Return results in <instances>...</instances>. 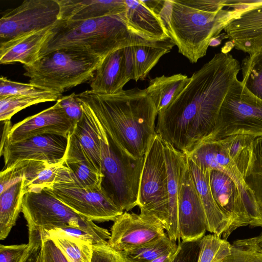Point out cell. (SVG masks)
I'll return each mask as SVG.
<instances>
[{
	"label": "cell",
	"instance_id": "cell-44",
	"mask_svg": "<svg viewBox=\"0 0 262 262\" xmlns=\"http://www.w3.org/2000/svg\"><path fill=\"white\" fill-rule=\"evenodd\" d=\"M29 249L21 262H39L42 250V238L40 231L29 227Z\"/></svg>",
	"mask_w": 262,
	"mask_h": 262
},
{
	"label": "cell",
	"instance_id": "cell-34",
	"mask_svg": "<svg viewBox=\"0 0 262 262\" xmlns=\"http://www.w3.org/2000/svg\"><path fill=\"white\" fill-rule=\"evenodd\" d=\"M25 96L46 97L55 101L62 97V94L56 93L47 89L30 83H23L11 81L6 77L0 78V98L10 96Z\"/></svg>",
	"mask_w": 262,
	"mask_h": 262
},
{
	"label": "cell",
	"instance_id": "cell-12",
	"mask_svg": "<svg viewBox=\"0 0 262 262\" xmlns=\"http://www.w3.org/2000/svg\"><path fill=\"white\" fill-rule=\"evenodd\" d=\"M46 189L75 212L92 221H114L124 212L103 188L83 187L73 182L56 183Z\"/></svg>",
	"mask_w": 262,
	"mask_h": 262
},
{
	"label": "cell",
	"instance_id": "cell-41",
	"mask_svg": "<svg viewBox=\"0 0 262 262\" xmlns=\"http://www.w3.org/2000/svg\"><path fill=\"white\" fill-rule=\"evenodd\" d=\"M63 110L67 117L75 127L81 119L83 114V110L80 102L76 97V94L61 97L56 101Z\"/></svg>",
	"mask_w": 262,
	"mask_h": 262
},
{
	"label": "cell",
	"instance_id": "cell-37",
	"mask_svg": "<svg viewBox=\"0 0 262 262\" xmlns=\"http://www.w3.org/2000/svg\"><path fill=\"white\" fill-rule=\"evenodd\" d=\"M50 239L53 241L69 262H91L93 243L63 238Z\"/></svg>",
	"mask_w": 262,
	"mask_h": 262
},
{
	"label": "cell",
	"instance_id": "cell-43",
	"mask_svg": "<svg viewBox=\"0 0 262 262\" xmlns=\"http://www.w3.org/2000/svg\"><path fill=\"white\" fill-rule=\"evenodd\" d=\"M23 161L18 162L6 168L0 173V193L24 178Z\"/></svg>",
	"mask_w": 262,
	"mask_h": 262
},
{
	"label": "cell",
	"instance_id": "cell-22",
	"mask_svg": "<svg viewBox=\"0 0 262 262\" xmlns=\"http://www.w3.org/2000/svg\"><path fill=\"white\" fill-rule=\"evenodd\" d=\"M21 161L24 165L25 194L39 192L56 183L74 182L71 171L64 162L51 164L37 161Z\"/></svg>",
	"mask_w": 262,
	"mask_h": 262
},
{
	"label": "cell",
	"instance_id": "cell-6",
	"mask_svg": "<svg viewBox=\"0 0 262 262\" xmlns=\"http://www.w3.org/2000/svg\"><path fill=\"white\" fill-rule=\"evenodd\" d=\"M91 112L100 143L102 187L118 207L129 211L138 205L144 158L134 159L122 151Z\"/></svg>",
	"mask_w": 262,
	"mask_h": 262
},
{
	"label": "cell",
	"instance_id": "cell-14",
	"mask_svg": "<svg viewBox=\"0 0 262 262\" xmlns=\"http://www.w3.org/2000/svg\"><path fill=\"white\" fill-rule=\"evenodd\" d=\"M69 137L57 134H42L1 146L6 168L21 161H37L56 164L64 162Z\"/></svg>",
	"mask_w": 262,
	"mask_h": 262
},
{
	"label": "cell",
	"instance_id": "cell-21",
	"mask_svg": "<svg viewBox=\"0 0 262 262\" xmlns=\"http://www.w3.org/2000/svg\"><path fill=\"white\" fill-rule=\"evenodd\" d=\"M163 143L169 198V228L166 232L169 238L176 242L180 239L178 223V198L181 177L187 165V160L185 154L164 141Z\"/></svg>",
	"mask_w": 262,
	"mask_h": 262
},
{
	"label": "cell",
	"instance_id": "cell-33",
	"mask_svg": "<svg viewBox=\"0 0 262 262\" xmlns=\"http://www.w3.org/2000/svg\"><path fill=\"white\" fill-rule=\"evenodd\" d=\"M241 70L243 84L251 94L262 100V49L244 58Z\"/></svg>",
	"mask_w": 262,
	"mask_h": 262
},
{
	"label": "cell",
	"instance_id": "cell-31",
	"mask_svg": "<svg viewBox=\"0 0 262 262\" xmlns=\"http://www.w3.org/2000/svg\"><path fill=\"white\" fill-rule=\"evenodd\" d=\"M252 149L251 162L244 179L262 215V136L254 139Z\"/></svg>",
	"mask_w": 262,
	"mask_h": 262
},
{
	"label": "cell",
	"instance_id": "cell-35",
	"mask_svg": "<svg viewBox=\"0 0 262 262\" xmlns=\"http://www.w3.org/2000/svg\"><path fill=\"white\" fill-rule=\"evenodd\" d=\"M197 262H221L230 251L231 245L214 234L204 235L200 239Z\"/></svg>",
	"mask_w": 262,
	"mask_h": 262
},
{
	"label": "cell",
	"instance_id": "cell-30",
	"mask_svg": "<svg viewBox=\"0 0 262 262\" xmlns=\"http://www.w3.org/2000/svg\"><path fill=\"white\" fill-rule=\"evenodd\" d=\"M64 164L71 170L76 185L85 188H102L103 176L90 165L81 151L68 150Z\"/></svg>",
	"mask_w": 262,
	"mask_h": 262
},
{
	"label": "cell",
	"instance_id": "cell-45",
	"mask_svg": "<svg viewBox=\"0 0 262 262\" xmlns=\"http://www.w3.org/2000/svg\"><path fill=\"white\" fill-rule=\"evenodd\" d=\"M29 249V244L0 245V262H21Z\"/></svg>",
	"mask_w": 262,
	"mask_h": 262
},
{
	"label": "cell",
	"instance_id": "cell-23",
	"mask_svg": "<svg viewBox=\"0 0 262 262\" xmlns=\"http://www.w3.org/2000/svg\"><path fill=\"white\" fill-rule=\"evenodd\" d=\"M59 19L80 20L122 14L126 10L125 0H57Z\"/></svg>",
	"mask_w": 262,
	"mask_h": 262
},
{
	"label": "cell",
	"instance_id": "cell-27",
	"mask_svg": "<svg viewBox=\"0 0 262 262\" xmlns=\"http://www.w3.org/2000/svg\"><path fill=\"white\" fill-rule=\"evenodd\" d=\"M190 79L186 75L177 74L169 76L162 75L150 80L145 90L153 100L158 114L178 97Z\"/></svg>",
	"mask_w": 262,
	"mask_h": 262
},
{
	"label": "cell",
	"instance_id": "cell-15",
	"mask_svg": "<svg viewBox=\"0 0 262 262\" xmlns=\"http://www.w3.org/2000/svg\"><path fill=\"white\" fill-rule=\"evenodd\" d=\"M178 223L180 237L182 241L200 239L207 231L205 210L188 164L180 182Z\"/></svg>",
	"mask_w": 262,
	"mask_h": 262
},
{
	"label": "cell",
	"instance_id": "cell-17",
	"mask_svg": "<svg viewBox=\"0 0 262 262\" xmlns=\"http://www.w3.org/2000/svg\"><path fill=\"white\" fill-rule=\"evenodd\" d=\"M209 183L217 206L230 223L229 228L222 236L227 239L237 228L250 225L249 219L238 186L229 176L219 170H211Z\"/></svg>",
	"mask_w": 262,
	"mask_h": 262
},
{
	"label": "cell",
	"instance_id": "cell-36",
	"mask_svg": "<svg viewBox=\"0 0 262 262\" xmlns=\"http://www.w3.org/2000/svg\"><path fill=\"white\" fill-rule=\"evenodd\" d=\"M221 262H262V247L256 237L237 240Z\"/></svg>",
	"mask_w": 262,
	"mask_h": 262
},
{
	"label": "cell",
	"instance_id": "cell-49",
	"mask_svg": "<svg viewBox=\"0 0 262 262\" xmlns=\"http://www.w3.org/2000/svg\"><path fill=\"white\" fill-rule=\"evenodd\" d=\"M39 262H41V259H40V261H39Z\"/></svg>",
	"mask_w": 262,
	"mask_h": 262
},
{
	"label": "cell",
	"instance_id": "cell-18",
	"mask_svg": "<svg viewBox=\"0 0 262 262\" xmlns=\"http://www.w3.org/2000/svg\"><path fill=\"white\" fill-rule=\"evenodd\" d=\"M74 128L71 121L56 102L52 106L14 124L10 127L5 142L14 143L47 134L69 137Z\"/></svg>",
	"mask_w": 262,
	"mask_h": 262
},
{
	"label": "cell",
	"instance_id": "cell-11",
	"mask_svg": "<svg viewBox=\"0 0 262 262\" xmlns=\"http://www.w3.org/2000/svg\"><path fill=\"white\" fill-rule=\"evenodd\" d=\"M57 0H26L0 19V43L53 26L59 19Z\"/></svg>",
	"mask_w": 262,
	"mask_h": 262
},
{
	"label": "cell",
	"instance_id": "cell-39",
	"mask_svg": "<svg viewBox=\"0 0 262 262\" xmlns=\"http://www.w3.org/2000/svg\"><path fill=\"white\" fill-rule=\"evenodd\" d=\"M37 229L40 231L42 238L45 239L63 238L84 241L93 244L99 243L89 233L75 227L70 226H50L43 227Z\"/></svg>",
	"mask_w": 262,
	"mask_h": 262
},
{
	"label": "cell",
	"instance_id": "cell-16",
	"mask_svg": "<svg viewBox=\"0 0 262 262\" xmlns=\"http://www.w3.org/2000/svg\"><path fill=\"white\" fill-rule=\"evenodd\" d=\"M133 46L117 50L101 61L90 80L91 91L105 95L123 91V86L135 79Z\"/></svg>",
	"mask_w": 262,
	"mask_h": 262
},
{
	"label": "cell",
	"instance_id": "cell-7",
	"mask_svg": "<svg viewBox=\"0 0 262 262\" xmlns=\"http://www.w3.org/2000/svg\"><path fill=\"white\" fill-rule=\"evenodd\" d=\"M236 135L262 136V100L238 79L225 97L210 141Z\"/></svg>",
	"mask_w": 262,
	"mask_h": 262
},
{
	"label": "cell",
	"instance_id": "cell-40",
	"mask_svg": "<svg viewBox=\"0 0 262 262\" xmlns=\"http://www.w3.org/2000/svg\"><path fill=\"white\" fill-rule=\"evenodd\" d=\"M91 262H127L121 252L112 248L107 241L93 244Z\"/></svg>",
	"mask_w": 262,
	"mask_h": 262
},
{
	"label": "cell",
	"instance_id": "cell-8",
	"mask_svg": "<svg viewBox=\"0 0 262 262\" xmlns=\"http://www.w3.org/2000/svg\"><path fill=\"white\" fill-rule=\"evenodd\" d=\"M21 212L28 227L70 226L81 228L98 241H107L111 233L78 214L45 188L25 194Z\"/></svg>",
	"mask_w": 262,
	"mask_h": 262
},
{
	"label": "cell",
	"instance_id": "cell-25",
	"mask_svg": "<svg viewBox=\"0 0 262 262\" xmlns=\"http://www.w3.org/2000/svg\"><path fill=\"white\" fill-rule=\"evenodd\" d=\"M126 19L136 31L153 41L170 37L160 15L148 7L142 0H125Z\"/></svg>",
	"mask_w": 262,
	"mask_h": 262
},
{
	"label": "cell",
	"instance_id": "cell-47",
	"mask_svg": "<svg viewBox=\"0 0 262 262\" xmlns=\"http://www.w3.org/2000/svg\"><path fill=\"white\" fill-rule=\"evenodd\" d=\"M178 247L155 259L151 262H172L176 255Z\"/></svg>",
	"mask_w": 262,
	"mask_h": 262
},
{
	"label": "cell",
	"instance_id": "cell-3",
	"mask_svg": "<svg viewBox=\"0 0 262 262\" xmlns=\"http://www.w3.org/2000/svg\"><path fill=\"white\" fill-rule=\"evenodd\" d=\"M224 0H165L160 15L178 51L191 63L204 57L239 9H224Z\"/></svg>",
	"mask_w": 262,
	"mask_h": 262
},
{
	"label": "cell",
	"instance_id": "cell-1",
	"mask_svg": "<svg viewBox=\"0 0 262 262\" xmlns=\"http://www.w3.org/2000/svg\"><path fill=\"white\" fill-rule=\"evenodd\" d=\"M240 70L239 62L230 53H216L192 74L178 97L158 114L157 134L185 155L210 141L223 102Z\"/></svg>",
	"mask_w": 262,
	"mask_h": 262
},
{
	"label": "cell",
	"instance_id": "cell-20",
	"mask_svg": "<svg viewBox=\"0 0 262 262\" xmlns=\"http://www.w3.org/2000/svg\"><path fill=\"white\" fill-rule=\"evenodd\" d=\"M52 27L0 43V63L33 64L39 58L42 48L51 34Z\"/></svg>",
	"mask_w": 262,
	"mask_h": 262
},
{
	"label": "cell",
	"instance_id": "cell-10",
	"mask_svg": "<svg viewBox=\"0 0 262 262\" xmlns=\"http://www.w3.org/2000/svg\"><path fill=\"white\" fill-rule=\"evenodd\" d=\"M186 156L204 172L217 170L229 176L240 191L250 226L262 227V215L254 195L221 140L202 143Z\"/></svg>",
	"mask_w": 262,
	"mask_h": 262
},
{
	"label": "cell",
	"instance_id": "cell-13",
	"mask_svg": "<svg viewBox=\"0 0 262 262\" xmlns=\"http://www.w3.org/2000/svg\"><path fill=\"white\" fill-rule=\"evenodd\" d=\"M164 229L154 215L125 211L114 221L107 242L115 250L126 251L162 237L166 234Z\"/></svg>",
	"mask_w": 262,
	"mask_h": 262
},
{
	"label": "cell",
	"instance_id": "cell-42",
	"mask_svg": "<svg viewBox=\"0 0 262 262\" xmlns=\"http://www.w3.org/2000/svg\"><path fill=\"white\" fill-rule=\"evenodd\" d=\"M200 239L179 242L172 262H197L200 250Z\"/></svg>",
	"mask_w": 262,
	"mask_h": 262
},
{
	"label": "cell",
	"instance_id": "cell-46",
	"mask_svg": "<svg viewBox=\"0 0 262 262\" xmlns=\"http://www.w3.org/2000/svg\"><path fill=\"white\" fill-rule=\"evenodd\" d=\"M42 242L41 262H69L52 240L42 238Z\"/></svg>",
	"mask_w": 262,
	"mask_h": 262
},
{
	"label": "cell",
	"instance_id": "cell-48",
	"mask_svg": "<svg viewBox=\"0 0 262 262\" xmlns=\"http://www.w3.org/2000/svg\"><path fill=\"white\" fill-rule=\"evenodd\" d=\"M257 243L262 247V233L259 236L256 237Z\"/></svg>",
	"mask_w": 262,
	"mask_h": 262
},
{
	"label": "cell",
	"instance_id": "cell-2",
	"mask_svg": "<svg viewBox=\"0 0 262 262\" xmlns=\"http://www.w3.org/2000/svg\"><path fill=\"white\" fill-rule=\"evenodd\" d=\"M76 97L88 105L122 151L134 159L144 158L157 135L158 115L145 89L136 88L111 95L89 90Z\"/></svg>",
	"mask_w": 262,
	"mask_h": 262
},
{
	"label": "cell",
	"instance_id": "cell-9",
	"mask_svg": "<svg viewBox=\"0 0 262 262\" xmlns=\"http://www.w3.org/2000/svg\"><path fill=\"white\" fill-rule=\"evenodd\" d=\"M138 206L140 213L151 214L169 228L168 176L162 139L157 134L144 157L141 174Z\"/></svg>",
	"mask_w": 262,
	"mask_h": 262
},
{
	"label": "cell",
	"instance_id": "cell-4",
	"mask_svg": "<svg viewBox=\"0 0 262 262\" xmlns=\"http://www.w3.org/2000/svg\"><path fill=\"white\" fill-rule=\"evenodd\" d=\"M125 12L86 20L59 19L52 27L40 57L54 50L69 49L103 59L120 49L156 41L132 27Z\"/></svg>",
	"mask_w": 262,
	"mask_h": 262
},
{
	"label": "cell",
	"instance_id": "cell-19",
	"mask_svg": "<svg viewBox=\"0 0 262 262\" xmlns=\"http://www.w3.org/2000/svg\"><path fill=\"white\" fill-rule=\"evenodd\" d=\"M234 48L249 54L262 49V2L238 10L224 29Z\"/></svg>",
	"mask_w": 262,
	"mask_h": 262
},
{
	"label": "cell",
	"instance_id": "cell-32",
	"mask_svg": "<svg viewBox=\"0 0 262 262\" xmlns=\"http://www.w3.org/2000/svg\"><path fill=\"white\" fill-rule=\"evenodd\" d=\"M178 247L167 234L136 249L121 252L127 262H151Z\"/></svg>",
	"mask_w": 262,
	"mask_h": 262
},
{
	"label": "cell",
	"instance_id": "cell-38",
	"mask_svg": "<svg viewBox=\"0 0 262 262\" xmlns=\"http://www.w3.org/2000/svg\"><path fill=\"white\" fill-rule=\"evenodd\" d=\"M54 101V99L46 97L17 95L0 98V120L4 122L10 121L14 114L28 106Z\"/></svg>",
	"mask_w": 262,
	"mask_h": 262
},
{
	"label": "cell",
	"instance_id": "cell-5",
	"mask_svg": "<svg viewBox=\"0 0 262 262\" xmlns=\"http://www.w3.org/2000/svg\"><path fill=\"white\" fill-rule=\"evenodd\" d=\"M103 59L79 51L62 49L41 56L33 64L24 66L29 83L62 94L90 81Z\"/></svg>",
	"mask_w": 262,
	"mask_h": 262
},
{
	"label": "cell",
	"instance_id": "cell-28",
	"mask_svg": "<svg viewBox=\"0 0 262 262\" xmlns=\"http://www.w3.org/2000/svg\"><path fill=\"white\" fill-rule=\"evenodd\" d=\"M174 46L173 41L168 37L150 44L133 46L135 81L144 80L160 58L169 53Z\"/></svg>",
	"mask_w": 262,
	"mask_h": 262
},
{
	"label": "cell",
	"instance_id": "cell-24",
	"mask_svg": "<svg viewBox=\"0 0 262 262\" xmlns=\"http://www.w3.org/2000/svg\"><path fill=\"white\" fill-rule=\"evenodd\" d=\"M187 159L188 168L205 210L207 231L221 237L227 232L230 223L213 196L209 183L210 170L204 172L187 157Z\"/></svg>",
	"mask_w": 262,
	"mask_h": 262
},
{
	"label": "cell",
	"instance_id": "cell-26",
	"mask_svg": "<svg viewBox=\"0 0 262 262\" xmlns=\"http://www.w3.org/2000/svg\"><path fill=\"white\" fill-rule=\"evenodd\" d=\"M80 102L83 107V114L70 134L79 144L90 165L102 175L100 143L92 115L87 105Z\"/></svg>",
	"mask_w": 262,
	"mask_h": 262
},
{
	"label": "cell",
	"instance_id": "cell-29",
	"mask_svg": "<svg viewBox=\"0 0 262 262\" xmlns=\"http://www.w3.org/2000/svg\"><path fill=\"white\" fill-rule=\"evenodd\" d=\"M24 179L13 184L0 193V239H5L22 209Z\"/></svg>",
	"mask_w": 262,
	"mask_h": 262
}]
</instances>
